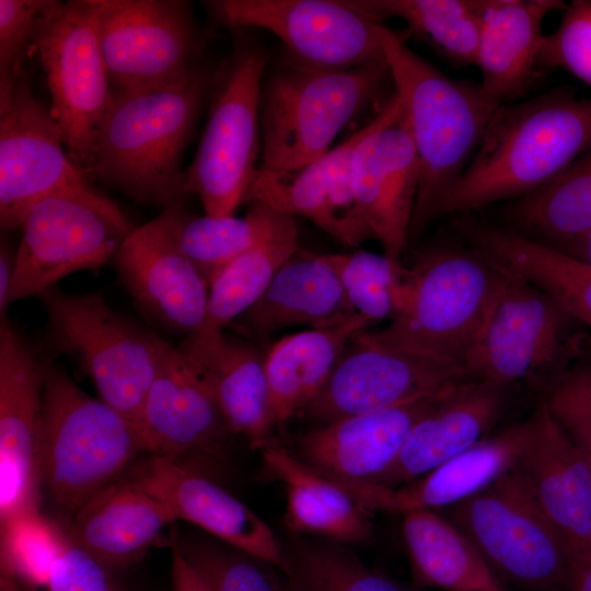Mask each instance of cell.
<instances>
[{
  "instance_id": "cell-1",
  "label": "cell",
  "mask_w": 591,
  "mask_h": 591,
  "mask_svg": "<svg viewBox=\"0 0 591 591\" xmlns=\"http://www.w3.org/2000/svg\"><path fill=\"white\" fill-rule=\"evenodd\" d=\"M591 149V97L558 88L499 106L438 218L519 199Z\"/></svg>"
},
{
  "instance_id": "cell-2",
  "label": "cell",
  "mask_w": 591,
  "mask_h": 591,
  "mask_svg": "<svg viewBox=\"0 0 591 591\" xmlns=\"http://www.w3.org/2000/svg\"><path fill=\"white\" fill-rule=\"evenodd\" d=\"M215 77L200 65L174 85L114 91L95 135L91 178L141 204L183 202V152Z\"/></svg>"
},
{
  "instance_id": "cell-3",
  "label": "cell",
  "mask_w": 591,
  "mask_h": 591,
  "mask_svg": "<svg viewBox=\"0 0 591 591\" xmlns=\"http://www.w3.org/2000/svg\"><path fill=\"white\" fill-rule=\"evenodd\" d=\"M379 36L419 161L410 240L438 218L498 106L479 84L451 80L382 23Z\"/></svg>"
},
{
  "instance_id": "cell-4",
  "label": "cell",
  "mask_w": 591,
  "mask_h": 591,
  "mask_svg": "<svg viewBox=\"0 0 591 591\" xmlns=\"http://www.w3.org/2000/svg\"><path fill=\"white\" fill-rule=\"evenodd\" d=\"M40 359L42 488L71 519L147 450L139 429L124 415L85 393L53 359Z\"/></svg>"
},
{
  "instance_id": "cell-5",
  "label": "cell",
  "mask_w": 591,
  "mask_h": 591,
  "mask_svg": "<svg viewBox=\"0 0 591 591\" xmlns=\"http://www.w3.org/2000/svg\"><path fill=\"white\" fill-rule=\"evenodd\" d=\"M503 278V271L475 248H434L407 268L402 303L390 324L363 334L382 345L464 367Z\"/></svg>"
},
{
  "instance_id": "cell-6",
  "label": "cell",
  "mask_w": 591,
  "mask_h": 591,
  "mask_svg": "<svg viewBox=\"0 0 591 591\" xmlns=\"http://www.w3.org/2000/svg\"><path fill=\"white\" fill-rule=\"evenodd\" d=\"M387 80L392 78L386 59L332 70L306 66L287 54L262 84V167L290 172L321 158Z\"/></svg>"
},
{
  "instance_id": "cell-7",
  "label": "cell",
  "mask_w": 591,
  "mask_h": 591,
  "mask_svg": "<svg viewBox=\"0 0 591 591\" xmlns=\"http://www.w3.org/2000/svg\"><path fill=\"white\" fill-rule=\"evenodd\" d=\"M54 355L72 358L100 399L139 429L142 408L166 340L115 311L99 293L71 294L57 286L38 296Z\"/></svg>"
},
{
  "instance_id": "cell-8",
  "label": "cell",
  "mask_w": 591,
  "mask_h": 591,
  "mask_svg": "<svg viewBox=\"0 0 591 591\" xmlns=\"http://www.w3.org/2000/svg\"><path fill=\"white\" fill-rule=\"evenodd\" d=\"M268 59L263 47L240 40L216 72L207 124L184 171L185 194L199 197L205 215H233L259 167L260 93Z\"/></svg>"
},
{
  "instance_id": "cell-9",
  "label": "cell",
  "mask_w": 591,
  "mask_h": 591,
  "mask_svg": "<svg viewBox=\"0 0 591 591\" xmlns=\"http://www.w3.org/2000/svg\"><path fill=\"white\" fill-rule=\"evenodd\" d=\"M76 198L97 208L128 232L120 208L70 159L49 111L24 76L0 96V224L19 229L27 211L49 196Z\"/></svg>"
},
{
  "instance_id": "cell-10",
  "label": "cell",
  "mask_w": 591,
  "mask_h": 591,
  "mask_svg": "<svg viewBox=\"0 0 591 591\" xmlns=\"http://www.w3.org/2000/svg\"><path fill=\"white\" fill-rule=\"evenodd\" d=\"M450 515L493 571L538 591L568 588L569 551L518 464L451 506Z\"/></svg>"
},
{
  "instance_id": "cell-11",
  "label": "cell",
  "mask_w": 591,
  "mask_h": 591,
  "mask_svg": "<svg viewBox=\"0 0 591 591\" xmlns=\"http://www.w3.org/2000/svg\"><path fill=\"white\" fill-rule=\"evenodd\" d=\"M32 48L44 70L49 113L67 153L90 176L95 135L114 94L97 35L96 0H50L38 19Z\"/></svg>"
},
{
  "instance_id": "cell-12",
  "label": "cell",
  "mask_w": 591,
  "mask_h": 591,
  "mask_svg": "<svg viewBox=\"0 0 591 591\" xmlns=\"http://www.w3.org/2000/svg\"><path fill=\"white\" fill-rule=\"evenodd\" d=\"M96 27L115 91L162 89L199 66L201 36L182 0H96Z\"/></svg>"
},
{
  "instance_id": "cell-13",
  "label": "cell",
  "mask_w": 591,
  "mask_h": 591,
  "mask_svg": "<svg viewBox=\"0 0 591 591\" xmlns=\"http://www.w3.org/2000/svg\"><path fill=\"white\" fill-rule=\"evenodd\" d=\"M218 27H255L277 36L297 61L341 70L385 59L379 24L344 0H211Z\"/></svg>"
},
{
  "instance_id": "cell-14",
  "label": "cell",
  "mask_w": 591,
  "mask_h": 591,
  "mask_svg": "<svg viewBox=\"0 0 591 591\" xmlns=\"http://www.w3.org/2000/svg\"><path fill=\"white\" fill-rule=\"evenodd\" d=\"M467 378L456 361L382 345L362 331L301 414L327 424L428 397Z\"/></svg>"
},
{
  "instance_id": "cell-15",
  "label": "cell",
  "mask_w": 591,
  "mask_h": 591,
  "mask_svg": "<svg viewBox=\"0 0 591 591\" xmlns=\"http://www.w3.org/2000/svg\"><path fill=\"white\" fill-rule=\"evenodd\" d=\"M502 271V287L464 368L472 379L503 386L548 378L565 357L571 317L538 287Z\"/></svg>"
},
{
  "instance_id": "cell-16",
  "label": "cell",
  "mask_w": 591,
  "mask_h": 591,
  "mask_svg": "<svg viewBox=\"0 0 591 591\" xmlns=\"http://www.w3.org/2000/svg\"><path fill=\"white\" fill-rule=\"evenodd\" d=\"M19 229L9 303L38 297L74 271L102 267L131 233L92 205L60 195L36 202Z\"/></svg>"
},
{
  "instance_id": "cell-17",
  "label": "cell",
  "mask_w": 591,
  "mask_h": 591,
  "mask_svg": "<svg viewBox=\"0 0 591 591\" xmlns=\"http://www.w3.org/2000/svg\"><path fill=\"white\" fill-rule=\"evenodd\" d=\"M419 174L404 105L394 91L369 123L350 163L359 210L383 254L394 262L409 241Z\"/></svg>"
},
{
  "instance_id": "cell-18",
  "label": "cell",
  "mask_w": 591,
  "mask_h": 591,
  "mask_svg": "<svg viewBox=\"0 0 591 591\" xmlns=\"http://www.w3.org/2000/svg\"><path fill=\"white\" fill-rule=\"evenodd\" d=\"M172 205L124 240L113 262L138 309L155 325L184 337L204 328L209 283L181 248Z\"/></svg>"
},
{
  "instance_id": "cell-19",
  "label": "cell",
  "mask_w": 591,
  "mask_h": 591,
  "mask_svg": "<svg viewBox=\"0 0 591 591\" xmlns=\"http://www.w3.org/2000/svg\"><path fill=\"white\" fill-rule=\"evenodd\" d=\"M42 359L0 317V523L39 511Z\"/></svg>"
},
{
  "instance_id": "cell-20",
  "label": "cell",
  "mask_w": 591,
  "mask_h": 591,
  "mask_svg": "<svg viewBox=\"0 0 591 591\" xmlns=\"http://www.w3.org/2000/svg\"><path fill=\"white\" fill-rule=\"evenodd\" d=\"M139 431L147 452L186 465L188 457L222 459L233 434L208 384L172 345L146 397Z\"/></svg>"
},
{
  "instance_id": "cell-21",
  "label": "cell",
  "mask_w": 591,
  "mask_h": 591,
  "mask_svg": "<svg viewBox=\"0 0 591 591\" xmlns=\"http://www.w3.org/2000/svg\"><path fill=\"white\" fill-rule=\"evenodd\" d=\"M518 466L571 559L591 551V466L542 402L526 419Z\"/></svg>"
},
{
  "instance_id": "cell-22",
  "label": "cell",
  "mask_w": 591,
  "mask_h": 591,
  "mask_svg": "<svg viewBox=\"0 0 591 591\" xmlns=\"http://www.w3.org/2000/svg\"><path fill=\"white\" fill-rule=\"evenodd\" d=\"M132 482L163 501L176 520L201 528L287 576L288 555L268 524L205 473L182 462L153 455Z\"/></svg>"
},
{
  "instance_id": "cell-23",
  "label": "cell",
  "mask_w": 591,
  "mask_h": 591,
  "mask_svg": "<svg viewBox=\"0 0 591 591\" xmlns=\"http://www.w3.org/2000/svg\"><path fill=\"white\" fill-rule=\"evenodd\" d=\"M368 128L369 124L299 170L277 172L259 166L244 202L303 216L349 247L373 239L359 210L350 175L354 151Z\"/></svg>"
},
{
  "instance_id": "cell-24",
  "label": "cell",
  "mask_w": 591,
  "mask_h": 591,
  "mask_svg": "<svg viewBox=\"0 0 591 591\" xmlns=\"http://www.w3.org/2000/svg\"><path fill=\"white\" fill-rule=\"evenodd\" d=\"M447 389L403 405L323 424L297 438L294 454L329 479L373 483L393 465L416 422Z\"/></svg>"
},
{
  "instance_id": "cell-25",
  "label": "cell",
  "mask_w": 591,
  "mask_h": 591,
  "mask_svg": "<svg viewBox=\"0 0 591 591\" xmlns=\"http://www.w3.org/2000/svg\"><path fill=\"white\" fill-rule=\"evenodd\" d=\"M528 421L482 439L422 476L397 487L335 480L368 512L405 513L451 507L483 490L518 463Z\"/></svg>"
},
{
  "instance_id": "cell-26",
  "label": "cell",
  "mask_w": 591,
  "mask_h": 591,
  "mask_svg": "<svg viewBox=\"0 0 591 591\" xmlns=\"http://www.w3.org/2000/svg\"><path fill=\"white\" fill-rule=\"evenodd\" d=\"M505 387L472 378L451 385L416 422L393 465L371 484L404 485L484 439L502 409Z\"/></svg>"
},
{
  "instance_id": "cell-27",
  "label": "cell",
  "mask_w": 591,
  "mask_h": 591,
  "mask_svg": "<svg viewBox=\"0 0 591 591\" xmlns=\"http://www.w3.org/2000/svg\"><path fill=\"white\" fill-rule=\"evenodd\" d=\"M178 350L212 391L233 434L262 450L270 442L265 355L248 340L202 328L182 339Z\"/></svg>"
},
{
  "instance_id": "cell-28",
  "label": "cell",
  "mask_w": 591,
  "mask_h": 591,
  "mask_svg": "<svg viewBox=\"0 0 591 591\" xmlns=\"http://www.w3.org/2000/svg\"><path fill=\"white\" fill-rule=\"evenodd\" d=\"M355 314L326 254L316 255L299 247L262 297L233 323L245 336L265 341L287 327L327 328Z\"/></svg>"
},
{
  "instance_id": "cell-29",
  "label": "cell",
  "mask_w": 591,
  "mask_h": 591,
  "mask_svg": "<svg viewBox=\"0 0 591 591\" xmlns=\"http://www.w3.org/2000/svg\"><path fill=\"white\" fill-rule=\"evenodd\" d=\"M171 509L132 480L114 482L70 519L69 538L117 570L140 559L174 524Z\"/></svg>"
},
{
  "instance_id": "cell-30",
  "label": "cell",
  "mask_w": 591,
  "mask_h": 591,
  "mask_svg": "<svg viewBox=\"0 0 591 591\" xmlns=\"http://www.w3.org/2000/svg\"><path fill=\"white\" fill-rule=\"evenodd\" d=\"M566 7L561 0H478L476 66L482 73L480 89L496 106L526 90L544 36V18Z\"/></svg>"
},
{
  "instance_id": "cell-31",
  "label": "cell",
  "mask_w": 591,
  "mask_h": 591,
  "mask_svg": "<svg viewBox=\"0 0 591 591\" xmlns=\"http://www.w3.org/2000/svg\"><path fill=\"white\" fill-rule=\"evenodd\" d=\"M264 471L286 489V526L339 544H359L373 534L370 512L340 486L315 472L290 450L269 442L262 450Z\"/></svg>"
},
{
  "instance_id": "cell-32",
  "label": "cell",
  "mask_w": 591,
  "mask_h": 591,
  "mask_svg": "<svg viewBox=\"0 0 591 591\" xmlns=\"http://www.w3.org/2000/svg\"><path fill=\"white\" fill-rule=\"evenodd\" d=\"M374 324L357 313L339 325L290 334L270 346L265 354V375L273 426L301 414L351 339Z\"/></svg>"
},
{
  "instance_id": "cell-33",
  "label": "cell",
  "mask_w": 591,
  "mask_h": 591,
  "mask_svg": "<svg viewBox=\"0 0 591 591\" xmlns=\"http://www.w3.org/2000/svg\"><path fill=\"white\" fill-rule=\"evenodd\" d=\"M467 233L497 267L532 282L591 329L590 264L513 229L476 224Z\"/></svg>"
},
{
  "instance_id": "cell-34",
  "label": "cell",
  "mask_w": 591,
  "mask_h": 591,
  "mask_svg": "<svg viewBox=\"0 0 591 591\" xmlns=\"http://www.w3.org/2000/svg\"><path fill=\"white\" fill-rule=\"evenodd\" d=\"M251 204L258 210L257 236L211 281L206 329L223 331L246 312L299 248L293 216L259 202Z\"/></svg>"
},
{
  "instance_id": "cell-35",
  "label": "cell",
  "mask_w": 591,
  "mask_h": 591,
  "mask_svg": "<svg viewBox=\"0 0 591 591\" xmlns=\"http://www.w3.org/2000/svg\"><path fill=\"white\" fill-rule=\"evenodd\" d=\"M403 515V538L414 580L447 591H505L467 536L431 509Z\"/></svg>"
},
{
  "instance_id": "cell-36",
  "label": "cell",
  "mask_w": 591,
  "mask_h": 591,
  "mask_svg": "<svg viewBox=\"0 0 591 591\" xmlns=\"http://www.w3.org/2000/svg\"><path fill=\"white\" fill-rule=\"evenodd\" d=\"M520 233L549 245L591 230V149L544 186L517 199L507 210Z\"/></svg>"
},
{
  "instance_id": "cell-37",
  "label": "cell",
  "mask_w": 591,
  "mask_h": 591,
  "mask_svg": "<svg viewBox=\"0 0 591 591\" xmlns=\"http://www.w3.org/2000/svg\"><path fill=\"white\" fill-rule=\"evenodd\" d=\"M381 23L403 20L408 31L457 66H476L480 21L478 0H344Z\"/></svg>"
},
{
  "instance_id": "cell-38",
  "label": "cell",
  "mask_w": 591,
  "mask_h": 591,
  "mask_svg": "<svg viewBox=\"0 0 591 591\" xmlns=\"http://www.w3.org/2000/svg\"><path fill=\"white\" fill-rule=\"evenodd\" d=\"M244 218L195 216L179 209L176 234L182 251L209 283L255 241L259 216L255 204H248Z\"/></svg>"
},
{
  "instance_id": "cell-39",
  "label": "cell",
  "mask_w": 591,
  "mask_h": 591,
  "mask_svg": "<svg viewBox=\"0 0 591 591\" xmlns=\"http://www.w3.org/2000/svg\"><path fill=\"white\" fill-rule=\"evenodd\" d=\"M287 555L286 591H404L339 543H300Z\"/></svg>"
},
{
  "instance_id": "cell-40",
  "label": "cell",
  "mask_w": 591,
  "mask_h": 591,
  "mask_svg": "<svg viewBox=\"0 0 591 591\" xmlns=\"http://www.w3.org/2000/svg\"><path fill=\"white\" fill-rule=\"evenodd\" d=\"M326 258L357 313L374 323L395 316L403 299L406 267L384 254L363 250L326 254Z\"/></svg>"
},
{
  "instance_id": "cell-41",
  "label": "cell",
  "mask_w": 591,
  "mask_h": 591,
  "mask_svg": "<svg viewBox=\"0 0 591 591\" xmlns=\"http://www.w3.org/2000/svg\"><path fill=\"white\" fill-rule=\"evenodd\" d=\"M67 540L39 511L1 525V576L21 591H36Z\"/></svg>"
},
{
  "instance_id": "cell-42",
  "label": "cell",
  "mask_w": 591,
  "mask_h": 591,
  "mask_svg": "<svg viewBox=\"0 0 591 591\" xmlns=\"http://www.w3.org/2000/svg\"><path fill=\"white\" fill-rule=\"evenodd\" d=\"M181 548L207 591H286L254 557L206 544Z\"/></svg>"
},
{
  "instance_id": "cell-43",
  "label": "cell",
  "mask_w": 591,
  "mask_h": 591,
  "mask_svg": "<svg viewBox=\"0 0 591 591\" xmlns=\"http://www.w3.org/2000/svg\"><path fill=\"white\" fill-rule=\"evenodd\" d=\"M558 27L544 35L536 66L563 68L591 86V0L567 4Z\"/></svg>"
},
{
  "instance_id": "cell-44",
  "label": "cell",
  "mask_w": 591,
  "mask_h": 591,
  "mask_svg": "<svg viewBox=\"0 0 591 591\" xmlns=\"http://www.w3.org/2000/svg\"><path fill=\"white\" fill-rule=\"evenodd\" d=\"M543 402L591 466V361L558 375Z\"/></svg>"
},
{
  "instance_id": "cell-45",
  "label": "cell",
  "mask_w": 591,
  "mask_h": 591,
  "mask_svg": "<svg viewBox=\"0 0 591 591\" xmlns=\"http://www.w3.org/2000/svg\"><path fill=\"white\" fill-rule=\"evenodd\" d=\"M50 0H0V96L26 76L24 57Z\"/></svg>"
},
{
  "instance_id": "cell-46",
  "label": "cell",
  "mask_w": 591,
  "mask_h": 591,
  "mask_svg": "<svg viewBox=\"0 0 591 591\" xmlns=\"http://www.w3.org/2000/svg\"><path fill=\"white\" fill-rule=\"evenodd\" d=\"M115 571L68 536L36 591H118Z\"/></svg>"
},
{
  "instance_id": "cell-47",
  "label": "cell",
  "mask_w": 591,
  "mask_h": 591,
  "mask_svg": "<svg viewBox=\"0 0 591 591\" xmlns=\"http://www.w3.org/2000/svg\"><path fill=\"white\" fill-rule=\"evenodd\" d=\"M171 577L173 591H207L185 557L181 545L172 541Z\"/></svg>"
},
{
  "instance_id": "cell-48",
  "label": "cell",
  "mask_w": 591,
  "mask_h": 591,
  "mask_svg": "<svg viewBox=\"0 0 591 591\" xmlns=\"http://www.w3.org/2000/svg\"><path fill=\"white\" fill-rule=\"evenodd\" d=\"M16 247L7 240H1L0 246V317L7 315L11 283L15 269Z\"/></svg>"
},
{
  "instance_id": "cell-49",
  "label": "cell",
  "mask_w": 591,
  "mask_h": 591,
  "mask_svg": "<svg viewBox=\"0 0 591 591\" xmlns=\"http://www.w3.org/2000/svg\"><path fill=\"white\" fill-rule=\"evenodd\" d=\"M551 246L591 265V230L570 241Z\"/></svg>"
},
{
  "instance_id": "cell-50",
  "label": "cell",
  "mask_w": 591,
  "mask_h": 591,
  "mask_svg": "<svg viewBox=\"0 0 591 591\" xmlns=\"http://www.w3.org/2000/svg\"><path fill=\"white\" fill-rule=\"evenodd\" d=\"M568 589L570 591H591V570L572 559Z\"/></svg>"
},
{
  "instance_id": "cell-51",
  "label": "cell",
  "mask_w": 591,
  "mask_h": 591,
  "mask_svg": "<svg viewBox=\"0 0 591 591\" xmlns=\"http://www.w3.org/2000/svg\"><path fill=\"white\" fill-rule=\"evenodd\" d=\"M572 560L591 570V551L586 555Z\"/></svg>"
}]
</instances>
